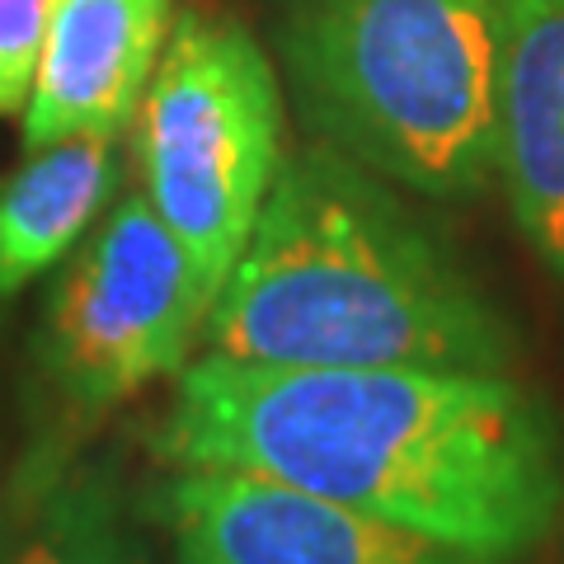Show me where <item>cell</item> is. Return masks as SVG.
<instances>
[{"label":"cell","mask_w":564,"mask_h":564,"mask_svg":"<svg viewBox=\"0 0 564 564\" xmlns=\"http://www.w3.org/2000/svg\"><path fill=\"white\" fill-rule=\"evenodd\" d=\"M52 0H0V118L24 113Z\"/></svg>","instance_id":"obj_11"},{"label":"cell","mask_w":564,"mask_h":564,"mask_svg":"<svg viewBox=\"0 0 564 564\" xmlns=\"http://www.w3.org/2000/svg\"><path fill=\"white\" fill-rule=\"evenodd\" d=\"M147 518L113 452L47 429L0 480V564H155Z\"/></svg>","instance_id":"obj_8"},{"label":"cell","mask_w":564,"mask_h":564,"mask_svg":"<svg viewBox=\"0 0 564 564\" xmlns=\"http://www.w3.org/2000/svg\"><path fill=\"white\" fill-rule=\"evenodd\" d=\"M494 180L518 236L564 282V0H508Z\"/></svg>","instance_id":"obj_9"},{"label":"cell","mask_w":564,"mask_h":564,"mask_svg":"<svg viewBox=\"0 0 564 564\" xmlns=\"http://www.w3.org/2000/svg\"><path fill=\"white\" fill-rule=\"evenodd\" d=\"M282 122V80L250 29L203 10L174 14L128 141L137 188L184 245L212 302L288 155Z\"/></svg>","instance_id":"obj_4"},{"label":"cell","mask_w":564,"mask_h":564,"mask_svg":"<svg viewBox=\"0 0 564 564\" xmlns=\"http://www.w3.org/2000/svg\"><path fill=\"white\" fill-rule=\"evenodd\" d=\"M508 0H288L282 70L315 141L423 198L494 180Z\"/></svg>","instance_id":"obj_3"},{"label":"cell","mask_w":564,"mask_h":564,"mask_svg":"<svg viewBox=\"0 0 564 564\" xmlns=\"http://www.w3.org/2000/svg\"><path fill=\"white\" fill-rule=\"evenodd\" d=\"M174 14V0H52L20 113L24 151L66 137H128Z\"/></svg>","instance_id":"obj_7"},{"label":"cell","mask_w":564,"mask_h":564,"mask_svg":"<svg viewBox=\"0 0 564 564\" xmlns=\"http://www.w3.org/2000/svg\"><path fill=\"white\" fill-rule=\"evenodd\" d=\"M212 296L155 217L147 193L122 184L109 212L57 263L33 329V367L52 400V429L85 437L155 381L193 362Z\"/></svg>","instance_id":"obj_5"},{"label":"cell","mask_w":564,"mask_h":564,"mask_svg":"<svg viewBox=\"0 0 564 564\" xmlns=\"http://www.w3.org/2000/svg\"><path fill=\"white\" fill-rule=\"evenodd\" d=\"M147 513L170 564H475L339 499L236 466H170Z\"/></svg>","instance_id":"obj_6"},{"label":"cell","mask_w":564,"mask_h":564,"mask_svg":"<svg viewBox=\"0 0 564 564\" xmlns=\"http://www.w3.org/2000/svg\"><path fill=\"white\" fill-rule=\"evenodd\" d=\"M122 184L128 137H66L24 151V165L0 184V302L57 269Z\"/></svg>","instance_id":"obj_10"},{"label":"cell","mask_w":564,"mask_h":564,"mask_svg":"<svg viewBox=\"0 0 564 564\" xmlns=\"http://www.w3.org/2000/svg\"><path fill=\"white\" fill-rule=\"evenodd\" d=\"M155 456L273 475L475 564L527 560L564 503L560 419L513 372L203 352L174 377Z\"/></svg>","instance_id":"obj_1"},{"label":"cell","mask_w":564,"mask_h":564,"mask_svg":"<svg viewBox=\"0 0 564 564\" xmlns=\"http://www.w3.org/2000/svg\"><path fill=\"white\" fill-rule=\"evenodd\" d=\"M203 348L269 367L513 372L518 334L452 245L329 141L282 155Z\"/></svg>","instance_id":"obj_2"}]
</instances>
